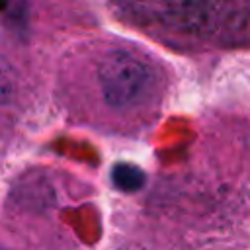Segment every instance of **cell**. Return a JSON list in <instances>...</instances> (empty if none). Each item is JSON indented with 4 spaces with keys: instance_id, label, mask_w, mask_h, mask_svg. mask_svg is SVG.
Returning a JSON list of instances; mask_svg holds the SVG:
<instances>
[{
    "instance_id": "obj_1",
    "label": "cell",
    "mask_w": 250,
    "mask_h": 250,
    "mask_svg": "<svg viewBox=\"0 0 250 250\" xmlns=\"http://www.w3.org/2000/svg\"><path fill=\"white\" fill-rule=\"evenodd\" d=\"M98 82L105 104L111 109L139 107L154 86L150 66L125 51H111L98 66Z\"/></svg>"
},
{
    "instance_id": "obj_2",
    "label": "cell",
    "mask_w": 250,
    "mask_h": 250,
    "mask_svg": "<svg viewBox=\"0 0 250 250\" xmlns=\"http://www.w3.org/2000/svg\"><path fill=\"white\" fill-rule=\"evenodd\" d=\"M111 182L117 189L121 191H127V193H133V191H139L145 182H146V174L135 166V164H129V162H119L111 168Z\"/></svg>"
}]
</instances>
